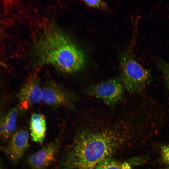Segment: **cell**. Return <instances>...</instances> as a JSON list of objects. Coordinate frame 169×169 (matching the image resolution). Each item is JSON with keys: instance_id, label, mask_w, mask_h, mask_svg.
<instances>
[{"instance_id": "14", "label": "cell", "mask_w": 169, "mask_h": 169, "mask_svg": "<svg viewBox=\"0 0 169 169\" xmlns=\"http://www.w3.org/2000/svg\"><path fill=\"white\" fill-rule=\"evenodd\" d=\"M160 68L163 74L165 84L169 90V64H161L160 65Z\"/></svg>"}, {"instance_id": "4", "label": "cell", "mask_w": 169, "mask_h": 169, "mask_svg": "<svg viewBox=\"0 0 169 169\" xmlns=\"http://www.w3.org/2000/svg\"><path fill=\"white\" fill-rule=\"evenodd\" d=\"M125 89L120 78H114L91 86L87 92L107 105L113 106L121 99Z\"/></svg>"}, {"instance_id": "5", "label": "cell", "mask_w": 169, "mask_h": 169, "mask_svg": "<svg viewBox=\"0 0 169 169\" xmlns=\"http://www.w3.org/2000/svg\"><path fill=\"white\" fill-rule=\"evenodd\" d=\"M42 90L38 78L34 74L28 76L19 94L20 105L27 110L42 100Z\"/></svg>"}, {"instance_id": "6", "label": "cell", "mask_w": 169, "mask_h": 169, "mask_svg": "<svg viewBox=\"0 0 169 169\" xmlns=\"http://www.w3.org/2000/svg\"><path fill=\"white\" fill-rule=\"evenodd\" d=\"M42 100L46 104L53 106L71 107V102L66 92L59 85L49 82L42 90Z\"/></svg>"}, {"instance_id": "1", "label": "cell", "mask_w": 169, "mask_h": 169, "mask_svg": "<svg viewBox=\"0 0 169 169\" xmlns=\"http://www.w3.org/2000/svg\"><path fill=\"white\" fill-rule=\"evenodd\" d=\"M129 129L117 125L89 128L78 135L70 155L73 169H95L130 139Z\"/></svg>"}, {"instance_id": "15", "label": "cell", "mask_w": 169, "mask_h": 169, "mask_svg": "<svg viewBox=\"0 0 169 169\" xmlns=\"http://www.w3.org/2000/svg\"><path fill=\"white\" fill-rule=\"evenodd\" d=\"M169 169V166H167L166 167H165V168H164L163 169Z\"/></svg>"}, {"instance_id": "7", "label": "cell", "mask_w": 169, "mask_h": 169, "mask_svg": "<svg viewBox=\"0 0 169 169\" xmlns=\"http://www.w3.org/2000/svg\"><path fill=\"white\" fill-rule=\"evenodd\" d=\"M29 136L28 132L24 130L18 131L12 136L6 150L14 162L18 161L28 148Z\"/></svg>"}, {"instance_id": "12", "label": "cell", "mask_w": 169, "mask_h": 169, "mask_svg": "<svg viewBox=\"0 0 169 169\" xmlns=\"http://www.w3.org/2000/svg\"><path fill=\"white\" fill-rule=\"evenodd\" d=\"M83 2L86 5L91 8L103 10H106L108 8L107 3L103 0H84Z\"/></svg>"}, {"instance_id": "16", "label": "cell", "mask_w": 169, "mask_h": 169, "mask_svg": "<svg viewBox=\"0 0 169 169\" xmlns=\"http://www.w3.org/2000/svg\"><path fill=\"white\" fill-rule=\"evenodd\" d=\"M0 169H2L1 165H0Z\"/></svg>"}, {"instance_id": "10", "label": "cell", "mask_w": 169, "mask_h": 169, "mask_svg": "<svg viewBox=\"0 0 169 169\" xmlns=\"http://www.w3.org/2000/svg\"><path fill=\"white\" fill-rule=\"evenodd\" d=\"M17 113V109L14 108L0 120V136L7 138L13 135L16 127Z\"/></svg>"}, {"instance_id": "11", "label": "cell", "mask_w": 169, "mask_h": 169, "mask_svg": "<svg viewBox=\"0 0 169 169\" xmlns=\"http://www.w3.org/2000/svg\"><path fill=\"white\" fill-rule=\"evenodd\" d=\"M95 169H131V167L128 163L110 158L100 163Z\"/></svg>"}, {"instance_id": "2", "label": "cell", "mask_w": 169, "mask_h": 169, "mask_svg": "<svg viewBox=\"0 0 169 169\" xmlns=\"http://www.w3.org/2000/svg\"><path fill=\"white\" fill-rule=\"evenodd\" d=\"M37 54L42 63L51 64L63 73L81 70L86 64L83 51L59 28H49L36 45Z\"/></svg>"}, {"instance_id": "9", "label": "cell", "mask_w": 169, "mask_h": 169, "mask_svg": "<svg viewBox=\"0 0 169 169\" xmlns=\"http://www.w3.org/2000/svg\"><path fill=\"white\" fill-rule=\"evenodd\" d=\"M30 128L32 140L37 143H42L46 130V121L44 115L40 113H33L30 119Z\"/></svg>"}, {"instance_id": "3", "label": "cell", "mask_w": 169, "mask_h": 169, "mask_svg": "<svg viewBox=\"0 0 169 169\" xmlns=\"http://www.w3.org/2000/svg\"><path fill=\"white\" fill-rule=\"evenodd\" d=\"M120 77L125 89L132 93L140 92L151 82L150 72L134 59L128 48L120 56Z\"/></svg>"}, {"instance_id": "8", "label": "cell", "mask_w": 169, "mask_h": 169, "mask_svg": "<svg viewBox=\"0 0 169 169\" xmlns=\"http://www.w3.org/2000/svg\"><path fill=\"white\" fill-rule=\"evenodd\" d=\"M57 150L56 143H49L30 156L28 163L34 169L46 168L55 161Z\"/></svg>"}, {"instance_id": "13", "label": "cell", "mask_w": 169, "mask_h": 169, "mask_svg": "<svg viewBox=\"0 0 169 169\" xmlns=\"http://www.w3.org/2000/svg\"><path fill=\"white\" fill-rule=\"evenodd\" d=\"M160 156L162 161L169 166V145H164L161 146Z\"/></svg>"}]
</instances>
